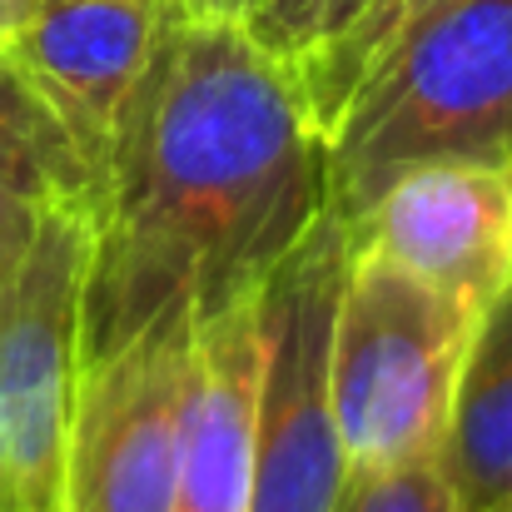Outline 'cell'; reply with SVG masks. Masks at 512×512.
I'll return each instance as SVG.
<instances>
[{
  "instance_id": "obj_1",
  "label": "cell",
  "mask_w": 512,
  "mask_h": 512,
  "mask_svg": "<svg viewBox=\"0 0 512 512\" xmlns=\"http://www.w3.org/2000/svg\"><path fill=\"white\" fill-rule=\"evenodd\" d=\"M329 209L289 65L239 20L179 15L140 75L90 214L80 368L259 294Z\"/></svg>"
},
{
  "instance_id": "obj_2",
  "label": "cell",
  "mask_w": 512,
  "mask_h": 512,
  "mask_svg": "<svg viewBox=\"0 0 512 512\" xmlns=\"http://www.w3.org/2000/svg\"><path fill=\"white\" fill-rule=\"evenodd\" d=\"M508 125L512 0H453L343 105L324 140L329 209L353 224L418 165H508Z\"/></svg>"
},
{
  "instance_id": "obj_3",
  "label": "cell",
  "mask_w": 512,
  "mask_h": 512,
  "mask_svg": "<svg viewBox=\"0 0 512 512\" xmlns=\"http://www.w3.org/2000/svg\"><path fill=\"white\" fill-rule=\"evenodd\" d=\"M478 309L348 244L329 398L348 478L438 463Z\"/></svg>"
},
{
  "instance_id": "obj_4",
  "label": "cell",
  "mask_w": 512,
  "mask_h": 512,
  "mask_svg": "<svg viewBox=\"0 0 512 512\" xmlns=\"http://www.w3.org/2000/svg\"><path fill=\"white\" fill-rule=\"evenodd\" d=\"M343 274L348 224L324 209L259 294L264 388L249 512H334L343 498L348 468L329 398V348Z\"/></svg>"
},
{
  "instance_id": "obj_5",
  "label": "cell",
  "mask_w": 512,
  "mask_h": 512,
  "mask_svg": "<svg viewBox=\"0 0 512 512\" xmlns=\"http://www.w3.org/2000/svg\"><path fill=\"white\" fill-rule=\"evenodd\" d=\"M85 269L90 214L40 209L25 254L0 279V512H60Z\"/></svg>"
},
{
  "instance_id": "obj_6",
  "label": "cell",
  "mask_w": 512,
  "mask_h": 512,
  "mask_svg": "<svg viewBox=\"0 0 512 512\" xmlns=\"http://www.w3.org/2000/svg\"><path fill=\"white\" fill-rule=\"evenodd\" d=\"M194 334L199 329H160L80 368L60 512H174Z\"/></svg>"
},
{
  "instance_id": "obj_7",
  "label": "cell",
  "mask_w": 512,
  "mask_h": 512,
  "mask_svg": "<svg viewBox=\"0 0 512 512\" xmlns=\"http://www.w3.org/2000/svg\"><path fill=\"white\" fill-rule=\"evenodd\" d=\"M348 244L483 314L512 274V170L443 160L398 174Z\"/></svg>"
},
{
  "instance_id": "obj_8",
  "label": "cell",
  "mask_w": 512,
  "mask_h": 512,
  "mask_svg": "<svg viewBox=\"0 0 512 512\" xmlns=\"http://www.w3.org/2000/svg\"><path fill=\"white\" fill-rule=\"evenodd\" d=\"M184 10V0H40L0 50L100 174L140 75Z\"/></svg>"
},
{
  "instance_id": "obj_9",
  "label": "cell",
  "mask_w": 512,
  "mask_h": 512,
  "mask_svg": "<svg viewBox=\"0 0 512 512\" xmlns=\"http://www.w3.org/2000/svg\"><path fill=\"white\" fill-rule=\"evenodd\" d=\"M259 294L229 304L194 334L184 413H179L174 512H249L259 388H264Z\"/></svg>"
},
{
  "instance_id": "obj_10",
  "label": "cell",
  "mask_w": 512,
  "mask_h": 512,
  "mask_svg": "<svg viewBox=\"0 0 512 512\" xmlns=\"http://www.w3.org/2000/svg\"><path fill=\"white\" fill-rule=\"evenodd\" d=\"M438 468L453 512H512V274L478 319Z\"/></svg>"
},
{
  "instance_id": "obj_11",
  "label": "cell",
  "mask_w": 512,
  "mask_h": 512,
  "mask_svg": "<svg viewBox=\"0 0 512 512\" xmlns=\"http://www.w3.org/2000/svg\"><path fill=\"white\" fill-rule=\"evenodd\" d=\"M0 189L40 209L95 214L100 174L80 155L55 110L30 90V80L0 50Z\"/></svg>"
},
{
  "instance_id": "obj_12",
  "label": "cell",
  "mask_w": 512,
  "mask_h": 512,
  "mask_svg": "<svg viewBox=\"0 0 512 512\" xmlns=\"http://www.w3.org/2000/svg\"><path fill=\"white\" fill-rule=\"evenodd\" d=\"M443 5H453V0H368L339 35L314 40L289 65V80H294L299 105H304L309 125L319 130V140H329L343 105L353 100V90Z\"/></svg>"
},
{
  "instance_id": "obj_13",
  "label": "cell",
  "mask_w": 512,
  "mask_h": 512,
  "mask_svg": "<svg viewBox=\"0 0 512 512\" xmlns=\"http://www.w3.org/2000/svg\"><path fill=\"white\" fill-rule=\"evenodd\" d=\"M334 512H453V493L438 463H408L393 473L348 478Z\"/></svg>"
},
{
  "instance_id": "obj_14",
  "label": "cell",
  "mask_w": 512,
  "mask_h": 512,
  "mask_svg": "<svg viewBox=\"0 0 512 512\" xmlns=\"http://www.w3.org/2000/svg\"><path fill=\"white\" fill-rule=\"evenodd\" d=\"M324 10H329V0H254L239 25L249 30V40L264 55H274L279 65H294L314 45Z\"/></svg>"
},
{
  "instance_id": "obj_15",
  "label": "cell",
  "mask_w": 512,
  "mask_h": 512,
  "mask_svg": "<svg viewBox=\"0 0 512 512\" xmlns=\"http://www.w3.org/2000/svg\"><path fill=\"white\" fill-rule=\"evenodd\" d=\"M35 224H40V204L15 199V194H5V189H0V279H5V274L15 269V259L25 254V244H30Z\"/></svg>"
},
{
  "instance_id": "obj_16",
  "label": "cell",
  "mask_w": 512,
  "mask_h": 512,
  "mask_svg": "<svg viewBox=\"0 0 512 512\" xmlns=\"http://www.w3.org/2000/svg\"><path fill=\"white\" fill-rule=\"evenodd\" d=\"M35 10H40V0H0V45H5Z\"/></svg>"
},
{
  "instance_id": "obj_17",
  "label": "cell",
  "mask_w": 512,
  "mask_h": 512,
  "mask_svg": "<svg viewBox=\"0 0 512 512\" xmlns=\"http://www.w3.org/2000/svg\"><path fill=\"white\" fill-rule=\"evenodd\" d=\"M189 15H209V20H244V10L254 0H184Z\"/></svg>"
},
{
  "instance_id": "obj_18",
  "label": "cell",
  "mask_w": 512,
  "mask_h": 512,
  "mask_svg": "<svg viewBox=\"0 0 512 512\" xmlns=\"http://www.w3.org/2000/svg\"><path fill=\"white\" fill-rule=\"evenodd\" d=\"M363 5H368V0H329V10H324V25H319V35H314V40H329V35H339V30L348 25V20H353V15H358V10H363Z\"/></svg>"
},
{
  "instance_id": "obj_19",
  "label": "cell",
  "mask_w": 512,
  "mask_h": 512,
  "mask_svg": "<svg viewBox=\"0 0 512 512\" xmlns=\"http://www.w3.org/2000/svg\"><path fill=\"white\" fill-rule=\"evenodd\" d=\"M508 165H512V125H508Z\"/></svg>"
},
{
  "instance_id": "obj_20",
  "label": "cell",
  "mask_w": 512,
  "mask_h": 512,
  "mask_svg": "<svg viewBox=\"0 0 512 512\" xmlns=\"http://www.w3.org/2000/svg\"><path fill=\"white\" fill-rule=\"evenodd\" d=\"M508 170H512V165H508Z\"/></svg>"
}]
</instances>
